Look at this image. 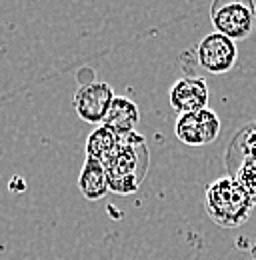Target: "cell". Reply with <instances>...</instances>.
Masks as SVG:
<instances>
[{"label":"cell","mask_w":256,"mask_h":260,"mask_svg":"<svg viewBox=\"0 0 256 260\" xmlns=\"http://www.w3.org/2000/svg\"><path fill=\"white\" fill-rule=\"evenodd\" d=\"M220 128L222 124L218 114L210 108H202L196 112L180 114L174 124V134L186 146H206L218 138Z\"/></svg>","instance_id":"cell-4"},{"label":"cell","mask_w":256,"mask_h":260,"mask_svg":"<svg viewBox=\"0 0 256 260\" xmlns=\"http://www.w3.org/2000/svg\"><path fill=\"white\" fill-rule=\"evenodd\" d=\"M150 164V152L142 134L128 132L120 136L116 152L104 164L108 190L114 194H134L146 178Z\"/></svg>","instance_id":"cell-1"},{"label":"cell","mask_w":256,"mask_h":260,"mask_svg":"<svg viewBox=\"0 0 256 260\" xmlns=\"http://www.w3.org/2000/svg\"><path fill=\"white\" fill-rule=\"evenodd\" d=\"M248 256H250V260H256V238L252 242V246H250V250H248Z\"/></svg>","instance_id":"cell-13"},{"label":"cell","mask_w":256,"mask_h":260,"mask_svg":"<svg viewBox=\"0 0 256 260\" xmlns=\"http://www.w3.org/2000/svg\"><path fill=\"white\" fill-rule=\"evenodd\" d=\"M240 160L256 162V122H250L238 130L226 148V170Z\"/></svg>","instance_id":"cell-9"},{"label":"cell","mask_w":256,"mask_h":260,"mask_svg":"<svg viewBox=\"0 0 256 260\" xmlns=\"http://www.w3.org/2000/svg\"><path fill=\"white\" fill-rule=\"evenodd\" d=\"M208 84L200 76H184L176 80L168 92L170 106L178 112V116L208 108Z\"/></svg>","instance_id":"cell-7"},{"label":"cell","mask_w":256,"mask_h":260,"mask_svg":"<svg viewBox=\"0 0 256 260\" xmlns=\"http://www.w3.org/2000/svg\"><path fill=\"white\" fill-rule=\"evenodd\" d=\"M228 176L234 178L248 196L256 202V162L252 160H240L232 168H228Z\"/></svg>","instance_id":"cell-12"},{"label":"cell","mask_w":256,"mask_h":260,"mask_svg":"<svg viewBox=\"0 0 256 260\" xmlns=\"http://www.w3.org/2000/svg\"><path fill=\"white\" fill-rule=\"evenodd\" d=\"M204 206L214 224L236 228L250 218L256 202L234 178L222 176L208 184L204 192Z\"/></svg>","instance_id":"cell-2"},{"label":"cell","mask_w":256,"mask_h":260,"mask_svg":"<svg viewBox=\"0 0 256 260\" xmlns=\"http://www.w3.org/2000/svg\"><path fill=\"white\" fill-rule=\"evenodd\" d=\"M138 118H140L138 106L130 98L114 96L104 120H102V126H106L112 132H116L118 136H122L128 132H134V126L138 124Z\"/></svg>","instance_id":"cell-8"},{"label":"cell","mask_w":256,"mask_h":260,"mask_svg":"<svg viewBox=\"0 0 256 260\" xmlns=\"http://www.w3.org/2000/svg\"><path fill=\"white\" fill-rule=\"evenodd\" d=\"M198 64L212 74H224L232 70L238 60L236 42L218 32L206 34L196 46Z\"/></svg>","instance_id":"cell-5"},{"label":"cell","mask_w":256,"mask_h":260,"mask_svg":"<svg viewBox=\"0 0 256 260\" xmlns=\"http://www.w3.org/2000/svg\"><path fill=\"white\" fill-rule=\"evenodd\" d=\"M118 142H120V136L116 132H112L110 128L100 124L86 138V158H92V160H98L100 164H106L110 160V156L116 152Z\"/></svg>","instance_id":"cell-11"},{"label":"cell","mask_w":256,"mask_h":260,"mask_svg":"<svg viewBox=\"0 0 256 260\" xmlns=\"http://www.w3.org/2000/svg\"><path fill=\"white\" fill-rule=\"evenodd\" d=\"M214 32L230 40H244L256 28V4L252 0H216L210 6Z\"/></svg>","instance_id":"cell-3"},{"label":"cell","mask_w":256,"mask_h":260,"mask_svg":"<svg viewBox=\"0 0 256 260\" xmlns=\"http://www.w3.org/2000/svg\"><path fill=\"white\" fill-rule=\"evenodd\" d=\"M78 188H80L82 196L88 200H100L102 196H106L108 182H106L104 164L92 160V158H86L82 170H80V176H78Z\"/></svg>","instance_id":"cell-10"},{"label":"cell","mask_w":256,"mask_h":260,"mask_svg":"<svg viewBox=\"0 0 256 260\" xmlns=\"http://www.w3.org/2000/svg\"><path fill=\"white\" fill-rule=\"evenodd\" d=\"M114 92L110 88V84L106 82H88L82 84L76 94H74V110L76 114L90 124H102L112 100H114Z\"/></svg>","instance_id":"cell-6"}]
</instances>
